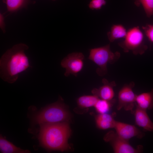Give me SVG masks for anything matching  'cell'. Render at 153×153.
Listing matches in <instances>:
<instances>
[{
	"mask_svg": "<svg viewBox=\"0 0 153 153\" xmlns=\"http://www.w3.org/2000/svg\"><path fill=\"white\" fill-rule=\"evenodd\" d=\"M28 48L25 44H18L8 50L2 56L0 60V74L4 81L14 83L18 79L20 73L30 67L25 53Z\"/></svg>",
	"mask_w": 153,
	"mask_h": 153,
	"instance_id": "obj_1",
	"label": "cell"
},
{
	"mask_svg": "<svg viewBox=\"0 0 153 153\" xmlns=\"http://www.w3.org/2000/svg\"><path fill=\"white\" fill-rule=\"evenodd\" d=\"M41 125L39 139L41 145L48 150L63 151L69 147L68 140L70 129L66 122Z\"/></svg>",
	"mask_w": 153,
	"mask_h": 153,
	"instance_id": "obj_2",
	"label": "cell"
},
{
	"mask_svg": "<svg viewBox=\"0 0 153 153\" xmlns=\"http://www.w3.org/2000/svg\"><path fill=\"white\" fill-rule=\"evenodd\" d=\"M60 99L37 113L33 118L35 123L41 125L66 122L70 118L69 114Z\"/></svg>",
	"mask_w": 153,
	"mask_h": 153,
	"instance_id": "obj_3",
	"label": "cell"
},
{
	"mask_svg": "<svg viewBox=\"0 0 153 153\" xmlns=\"http://www.w3.org/2000/svg\"><path fill=\"white\" fill-rule=\"evenodd\" d=\"M118 52H113L110 50V44L104 46L91 49L88 59L95 63L98 68L96 70L97 74L103 76L107 72L108 63L113 64L120 57Z\"/></svg>",
	"mask_w": 153,
	"mask_h": 153,
	"instance_id": "obj_4",
	"label": "cell"
},
{
	"mask_svg": "<svg viewBox=\"0 0 153 153\" xmlns=\"http://www.w3.org/2000/svg\"><path fill=\"white\" fill-rule=\"evenodd\" d=\"M124 38L118 44L125 52L131 51L135 55H142L147 49L144 43L143 34L138 26L130 29Z\"/></svg>",
	"mask_w": 153,
	"mask_h": 153,
	"instance_id": "obj_5",
	"label": "cell"
},
{
	"mask_svg": "<svg viewBox=\"0 0 153 153\" xmlns=\"http://www.w3.org/2000/svg\"><path fill=\"white\" fill-rule=\"evenodd\" d=\"M104 139L110 144L115 153H138L143 151L142 146H139L135 148L129 141L121 137L116 132L110 131L106 134Z\"/></svg>",
	"mask_w": 153,
	"mask_h": 153,
	"instance_id": "obj_6",
	"label": "cell"
},
{
	"mask_svg": "<svg viewBox=\"0 0 153 153\" xmlns=\"http://www.w3.org/2000/svg\"><path fill=\"white\" fill-rule=\"evenodd\" d=\"M84 56L80 52L69 54L61 62V66L65 69L64 75L66 77L72 75L77 76L84 66Z\"/></svg>",
	"mask_w": 153,
	"mask_h": 153,
	"instance_id": "obj_7",
	"label": "cell"
},
{
	"mask_svg": "<svg viewBox=\"0 0 153 153\" xmlns=\"http://www.w3.org/2000/svg\"><path fill=\"white\" fill-rule=\"evenodd\" d=\"M135 86L133 82L124 86L120 90L118 95V102L117 110L122 109L132 112L135 104L137 95L133 92V88Z\"/></svg>",
	"mask_w": 153,
	"mask_h": 153,
	"instance_id": "obj_8",
	"label": "cell"
},
{
	"mask_svg": "<svg viewBox=\"0 0 153 153\" xmlns=\"http://www.w3.org/2000/svg\"><path fill=\"white\" fill-rule=\"evenodd\" d=\"M114 128L120 136L128 141L133 137L142 138L145 135L134 125L116 121Z\"/></svg>",
	"mask_w": 153,
	"mask_h": 153,
	"instance_id": "obj_9",
	"label": "cell"
},
{
	"mask_svg": "<svg viewBox=\"0 0 153 153\" xmlns=\"http://www.w3.org/2000/svg\"><path fill=\"white\" fill-rule=\"evenodd\" d=\"M102 82L103 85L98 88L93 89L92 93L101 99L111 101L114 96L113 88L116 85L115 82H110L105 78L103 79Z\"/></svg>",
	"mask_w": 153,
	"mask_h": 153,
	"instance_id": "obj_10",
	"label": "cell"
},
{
	"mask_svg": "<svg viewBox=\"0 0 153 153\" xmlns=\"http://www.w3.org/2000/svg\"><path fill=\"white\" fill-rule=\"evenodd\" d=\"M146 110L136 106L135 109L132 112L134 116L135 124L146 131H153V122L146 112Z\"/></svg>",
	"mask_w": 153,
	"mask_h": 153,
	"instance_id": "obj_11",
	"label": "cell"
},
{
	"mask_svg": "<svg viewBox=\"0 0 153 153\" xmlns=\"http://www.w3.org/2000/svg\"><path fill=\"white\" fill-rule=\"evenodd\" d=\"M135 104L138 107L146 110L153 109V89L150 92L137 95Z\"/></svg>",
	"mask_w": 153,
	"mask_h": 153,
	"instance_id": "obj_12",
	"label": "cell"
},
{
	"mask_svg": "<svg viewBox=\"0 0 153 153\" xmlns=\"http://www.w3.org/2000/svg\"><path fill=\"white\" fill-rule=\"evenodd\" d=\"M95 121L97 126L102 129L114 128L116 122L112 116L107 113L97 115Z\"/></svg>",
	"mask_w": 153,
	"mask_h": 153,
	"instance_id": "obj_13",
	"label": "cell"
},
{
	"mask_svg": "<svg viewBox=\"0 0 153 153\" xmlns=\"http://www.w3.org/2000/svg\"><path fill=\"white\" fill-rule=\"evenodd\" d=\"M0 150L3 153H28L30 152L18 147L0 135Z\"/></svg>",
	"mask_w": 153,
	"mask_h": 153,
	"instance_id": "obj_14",
	"label": "cell"
},
{
	"mask_svg": "<svg viewBox=\"0 0 153 153\" xmlns=\"http://www.w3.org/2000/svg\"><path fill=\"white\" fill-rule=\"evenodd\" d=\"M7 7V11L12 13L26 8L31 2L30 0H3Z\"/></svg>",
	"mask_w": 153,
	"mask_h": 153,
	"instance_id": "obj_15",
	"label": "cell"
},
{
	"mask_svg": "<svg viewBox=\"0 0 153 153\" xmlns=\"http://www.w3.org/2000/svg\"><path fill=\"white\" fill-rule=\"evenodd\" d=\"M127 33L126 28L122 25H113L110 30L107 33L108 39L110 42L121 38H125Z\"/></svg>",
	"mask_w": 153,
	"mask_h": 153,
	"instance_id": "obj_16",
	"label": "cell"
},
{
	"mask_svg": "<svg viewBox=\"0 0 153 153\" xmlns=\"http://www.w3.org/2000/svg\"><path fill=\"white\" fill-rule=\"evenodd\" d=\"M99 98L97 96L83 95L79 97L77 100L78 105L82 108L94 107Z\"/></svg>",
	"mask_w": 153,
	"mask_h": 153,
	"instance_id": "obj_17",
	"label": "cell"
},
{
	"mask_svg": "<svg viewBox=\"0 0 153 153\" xmlns=\"http://www.w3.org/2000/svg\"><path fill=\"white\" fill-rule=\"evenodd\" d=\"M134 3L138 7L142 5L148 17L153 15V0H134Z\"/></svg>",
	"mask_w": 153,
	"mask_h": 153,
	"instance_id": "obj_18",
	"label": "cell"
},
{
	"mask_svg": "<svg viewBox=\"0 0 153 153\" xmlns=\"http://www.w3.org/2000/svg\"><path fill=\"white\" fill-rule=\"evenodd\" d=\"M110 101L99 98L94 107L99 114L107 113L111 107Z\"/></svg>",
	"mask_w": 153,
	"mask_h": 153,
	"instance_id": "obj_19",
	"label": "cell"
},
{
	"mask_svg": "<svg viewBox=\"0 0 153 153\" xmlns=\"http://www.w3.org/2000/svg\"><path fill=\"white\" fill-rule=\"evenodd\" d=\"M106 0H91L88 5L89 8L92 10H99L105 5Z\"/></svg>",
	"mask_w": 153,
	"mask_h": 153,
	"instance_id": "obj_20",
	"label": "cell"
},
{
	"mask_svg": "<svg viewBox=\"0 0 153 153\" xmlns=\"http://www.w3.org/2000/svg\"><path fill=\"white\" fill-rule=\"evenodd\" d=\"M142 28L148 40L153 42V24H146L145 26H143Z\"/></svg>",
	"mask_w": 153,
	"mask_h": 153,
	"instance_id": "obj_21",
	"label": "cell"
},
{
	"mask_svg": "<svg viewBox=\"0 0 153 153\" xmlns=\"http://www.w3.org/2000/svg\"><path fill=\"white\" fill-rule=\"evenodd\" d=\"M0 27L4 33L6 31L5 17L3 14L0 13Z\"/></svg>",
	"mask_w": 153,
	"mask_h": 153,
	"instance_id": "obj_22",
	"label": "cell"
},
{
	"mask_svg": "<svg viewBox=\"0 0 153 153\" xmlns=\"http://www.w3.org/2000/svg\"><path fill=\"white\" fill-rule=\"evenodd\" d=\"M52 0V1H55L56 0Z\"/></svg>",
	"mask_w": 153,
	"mask_h": 153,
	"instance_id": "obj_23",
	"label": "cell"
}]
</instances>
